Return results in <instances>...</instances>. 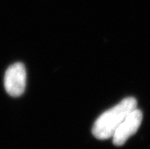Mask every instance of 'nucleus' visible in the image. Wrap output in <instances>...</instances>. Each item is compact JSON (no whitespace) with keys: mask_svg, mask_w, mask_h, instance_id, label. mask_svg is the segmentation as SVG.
<instances>
[{"mask_svg":"<svg viewBox=\"0 0 150 149\" xmlns=\"http://www.w3.org/2000/svg\"><path fill=\"white\" fill-rule=\"evenodd\" d=\"M137 107V101L133 97H129L103 113L96 119L92 127V134L95 138L105 140L112 138L117 127L127 116Z\"/></svg>","mask_w":150,"mask_h":149,"instance_id":"1","label":"nucleus"},{"mask_svg":"<svg viewBox=\"0 0 150 149\" xmlns=\"http://www.w3.org/2000/svg\"><path fill=\"white\" fill-rule=\"evenodd\" d=\"M26 69L24 64L16 62L6 70L4 86L6 92L12 97H19L25 91L26 86Z\"/></svg>","mask_w":150,"mask_h":149,"instance_id":"2","label":"nucleus"},{"mask_svg":"<svg viewBox=\"0 0 150 149\" xmlns=\"http://www.w3.org/2000/svg\"><path fill=\"white\" fill-rule=\"evenodd\" d=\"M143 120V113L136 108L127 116L117 127L112 136L113 143L117 146H122L128 138L134 135L140 126Z\"/></svg>","mask_w":150,"mask_h":149,"instance_id":"3","label":"nucleus"}]
</instances>
